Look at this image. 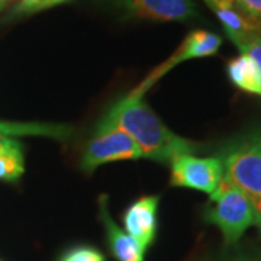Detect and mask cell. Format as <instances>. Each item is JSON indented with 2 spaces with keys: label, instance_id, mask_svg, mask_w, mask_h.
I'll return each instance as SVG.
<instances>
[{
  "label": "cell",
  "instance_id": "6da1fadb",
  "mask_svg": "<svg viewBox=\"0 0 261 261\" xmlns=\"http://www.w3.org/2000/svg\"><path fill=\"white\" fill-rule=\"evenodd\" d=\"M109 128H118L128 134L144 152V159L161 164H170L174 157L193 154L199 149L193 141L180 137L166 126L138 90L113 103L97 123L96 130Z\"/></svg>",
  "mask_w": 261,
  "mask_h": 261
},
{
  "label": "cell",
  "instance_id": "7a4b0ae2",
  "mask_svg": "<svg viewBox=\"0 0 261 261\" xmlns=\"http://www.w3.org/2000/svg\"><path fill=\"white\" fill-rule=\"evenodd\" d=\"M203 219L219 228L225 245H233L254 222L251 200L224 177L218 189L209 195Z\"/></svg>",
  "mask_w": 261,
  "mask_h": 261
},
{
  "label": "cell",
  "instance_id": "3957f363",
  "mask_svg": "<svg viewBox=\"0 0 261 261\" xmlns=\"http://www.w3.org/2000/svg\"><path fill=\"white\" fill-rule=\"evenodd\" d=\"M216 157L229 183L248 197H261V142L255 134L228 142Z\"/></svg>",
  "mask_w": 261,
  "mask_h": 261
},
{
  "label": "cell",
  "instance_id": "277c9868",
  "mask_svg": "<svg viewBox=\"0 0 261 261\" xmlns=\"http://www.w3.org/2000/svg\"><path fill=\"white\" fill-rule=\"evenodd\" d=\"M170 185L212 195L224 178V166L218 157L181 154L170 161Z\"/></svg>",
  "mask_w": 261,
  "mask_h": 261
},
{
  "label": "cell",
  "instance_id": "5b68a950",
  "mask_svg": "<svg viewBox=\"0 0 261 261\" xmlns=\"http://www.w3.org/2000/svg\"><path fill=\"white\" fill-rule=\"evenodd\" d=\"M142 157L144 152L128 134L118 128H109L96 130V137L92 138L84 148L80 164L82 170L90 174L103 164Z\"/></svg>",
  "mask_w": 261,
  "mask_h": 261
},
{
  "label": "cell",
  "instance_id": "8992f818",
  "mask_svg": "<svg viewBox=\"0 0 261 261\" xmlns=\"http://www.w3.org/2000/svg\"><path fill=\"white\" fill-rule=\"evenodd\" d=\"M123 16L152 22H189L199 16L193 0H97Z\"/></svg>",
  "mask_w": 261,
  "mask_h": 261
},
{
  "label": "cell",
  "instance_id": "52a82bcc",
  "mask_svg": "<svg viewBox=\"0 0 261 261\" xmlns=\"http://www.w3.org/2000/svg\"><path fill=\"white\" fill-rule=\"evenodd\" d=\"M221 47H222V37L215 34V32L206 31V29H195V31L189 32L177 51L168 58L167 63H164L161 67H159L152 73V75H149L148 79L141 84L137 90L144 94V92L148 89L151 84H154V82L157 79H160L161 75L170 71L174 65L189 61V60H195V58L212 57L215 54H218Z\"/></svg>",
  "mask_w": 261,
  "mask_h": 261
},
{
  "label": "cell",
  "instance_id": "ba28073f",
  "mask_svg": "<svg viewBox=\"0 0 261 261\" xmlns=\"http://www.w3.org/2000/svg\"><path fill=\"white\" fill-rule=\"evenodd\" d=\"M159 203V196H142L123 215L125 232L129 233L144 251L155 241Z\"/></svg>",
  "mask_w": 261,
  "mask_h": 261
},
{
  "label": "cell",
  "instance_id": "9c48e42d",
  "mask_svg": "<svg viewBox=\"0 0 261 261\" xmlns=\"http://www.w3.org/2000/svg\"><path fill=\"white\" fill-rule=\"evenodd\" d=\"M215 15L218 16L226 37L232 41V44L241 53L245 48L251 45L254 41L261 38V22L252 18L247 12L233 6L229 9L216 10Z\"/></svg>",
  "mask_w": 261,
  "mask_h": 261
},
{
  "label": "cell",
  "instance_id": "30bf717a",
  "mask_svg": "<svg viewBox=\"0 0 261 261\" xmlns=\"http://www.w3.org/2000/svg\"><path fill=\"white\" fill-rule=\"evenodd\" d=\"M99 216L106 231V240L109 243V250L118 261H145L144 250L140 247L129 233H126L115 224L108 209V196L99 197Z\"/></svg>",
  "mask_w": 261,
  "mask_h": 261
},
{
  "label": "cell",
  "instance_id": "8fae6325",
  "mask_svg": "<svg viewBox=\"0 0 261 261\" xmlns=\"http://www.w3.org/2000/svg\"><path fill=\"white\" fill-rule=\"evenodd\" d=\"M226 74L229 82L247 93L261 96V73L257 63L245 53L235 57L226 64Z\"/></svg>",
  "mask_w": 261,
  "mask_h": 261
},
{
  "label": "cell",
  "instance_id": "7c38bea8",
  "mask_svg": "<svg viewBox=\"0 0 261 261\" xmlns=\"http://www.w3.org/2000/svg\"><path fill=\"white\" fill-rule=\"evenodd\" d=\"M25 173L23 148L20 142L9 138L0 144V180L15 181Z\"/></svg>",
  "mask_w": 261,
  "mask_h": 261
},
{
  "label": "cell",
  "instance_id": "4fadbf2b",
  "mask_svg": "<svg viewBox=\"0 0 261 261\" xmlns=\"http://www.w3.org/2000/svg\"><path fill=\"white\" fill-rule=\"evenodd\" d=\"M71 0H20L10 12V18H25L39 12L68 3Z\"/></svg>",
  "mask_w": 261,
  "mask_h": 261
},
{
  "label": "cell",
  "instance_id": "5bb4252c",
  "mask_svg": "<svg viewBox=\"0 0 261 261\" xmlns=\"http://www.w3.org/2000/svg\"><path fill=\"white\" fill-rule=\"evenodd\" d=\"M57 261H106L97 248L90 245H75L65 250Z\"/></svg>",
  "mask_w": 261,
  "mask_h": 261
},
{
  "label": "cell",
  "instance_id": "9a60e30c",
  "mask_svg": "<svg viewBox=\"0 0 261 261\" xmlns=\"http://www.w3.org/2000/svg\"><path fill=\"white\" fill-rule=\"evenodd\" d=\"M27 132H42V129H39V126L29 129V126H27V125L18 126V125L0 123V144L5 142L6 140H9L10 134H27Z\"/></svg>",
  "mask_w": 261,
  "mask_h": 261
},
{
  "label": "cell",
  "instance_id": "2e32d148",
  "mask_svg": "<svg viewBox=\"0 0 261 261\" xmlns=\"http://www.w3.org/2000/svg\"><path fill=\"white\" fill-rule=\"evenodd\" d=\"M237 6L261 22V0H238Z\"/></svg>",
  "mask_w": 261,
  "mask_h": 261
},
{
  "label": "cell",
  "instance_id": "e0dca14e",
  "mask_svg": "<svg viewBox=\"0 0 261 261\" xmlns=\"http://www.w3.org/2000/svg\"><path fill=\"white\" fill-rule=\"evenodd\" d=\"M244 53H245V54H248V56L251 57L252 60L257 63L261 73V38L260 39H257V41H254L251 45H248V47L245 48V51H244Z\"/></svg>",
  "mask_w": 261,
  "mask_h": 261
},
{
  "label": "cell",
  "instance_id": "ac0fdd59",
  "mask_svg": "<svg viewBox=\"0 0 261 261\" xmlns=\"http://www.w3.org/2000/svg\"><path fill=\"white\" fill-rule=\"evenodd\" d=\"M203 2L214 12L222 9H229V8L237 6V3H238V0H203Z\"/></svg>",
  "mask_w": 261,
  "mask_h": 261
},
{
  "label": "cell",
  "instance_id": "d6986e66",
  "mask_svg": "<svg viewBox=\"0 0 261 261\" xmlns=\"http://www.w3.org/2000/svg\"><path fill=\"white\" fill-rule=\"evenodd\" d=\"M252 205V216H254V222L252 225H255L258 228L261 235V197H250Z\"/></svg>",
  "mask_w": 261,
  "mask_h": 261
},
{
  "label": "cell",
  "instance_id": "ffe728a7",
  "mask_svg": "<svg viewBox=\"0 0 261 261\" xmlns=\"http://www.w3.org/2000/svg\"><path fill=\"white\" fill-rule=\"evenodd\" d=\"M222 261H261V257L252 255V254H233Z\"/></svg>",
  "mask_w": 261,
  "mask_h": 261
},
{
  "label": "cell",
  "instance_id": "44dd1931",
  "mask_svg": "<svg viewBox=\"0 0 261 261\" xmlns=\"http://www.w3.org/2000/svg\"><path fill=\"white\" fill-rule=\"evenodd\" d=\"M5 2H6V0H0V12L5 8Z\"/></svg>",
  "mask_w": 261,
  "mask_h": 261
},
{
  "label": "cell",
  "instance_id": "7402d4cb",
  "mask_svg": "<svg viewBox=\"0 0 261 261\" xmlns=\"http://www.w3.org/2000/svg\"><path fill=\"white\" fill-rule=\"evenodd\" d=\"M255 137H257V138H258V140H260V142H261V130H260V132H255Z\"/></svg>",
  "mask_w": 261,
  "mask_h": 261
}]
</instances>
